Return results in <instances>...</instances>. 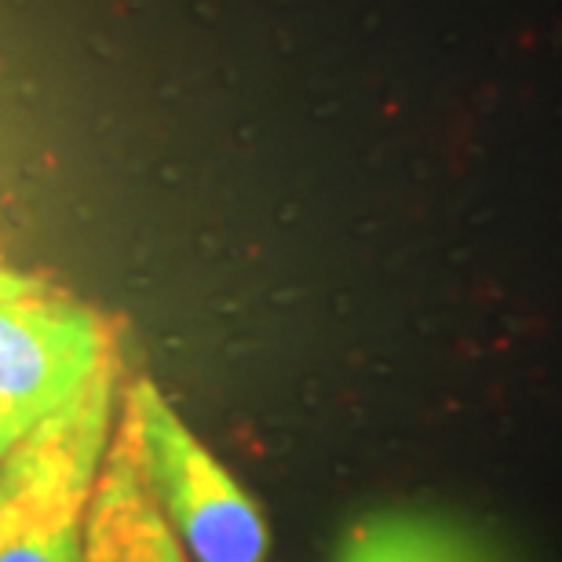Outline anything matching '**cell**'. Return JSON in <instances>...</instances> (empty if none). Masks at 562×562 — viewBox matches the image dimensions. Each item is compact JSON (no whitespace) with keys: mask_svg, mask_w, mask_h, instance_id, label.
<instances>
[{"mask_svg":"<svg viewBox=\"0 0 562 562\" xmlns=\"http://www.w3.org/2000/svg\"><path fill=\"white\" fill-rule=\"evenodd\" d=\"M121 347L59 413L0 460V493L19 526L0 562H85L88 508L121 413Z\"/></svg>","mask_w":562,"mask_h":562,"instance_id":"6da1fadb","label":"cell"},{"mask_svg":"<svg viewBox=\"0 0 562 562\" xmlns=\"http://www.w3.org/2000/svg\"><path fill=\"white\" fill-rule=\"evenodd\" d=\"M128 435L157 508L165 512L190 562H263L271 530L252 493L201 442L154 380L136 376L121 395Z\"/></svg>","mask_w":562,"mask_h":562,"instance_id":"7a4b0ae2","label":"cell"},{"mask_svg":"<svg viewBox=\"0 0 562 562\" xmlns=\"http://www.w3.org/2000/svg\"><path fill=\"white\" fill-rule=\"evenodd\" d=\"M114 351L117 333L95 307L0 263V460Z\"/></svg>","mask_w":562,"mask_h":562,"instance_id":"3957f363","label":"cell"},{"mask_svg":"<svg viewBox=\"0 0 562 562\" xmlns=\"http://www.w3.org/2000/svg\"><path fill=\"white\" fill-rule=\"evenodd\" d=\"M85 562H190L165 512L157 508L121 424L110 438L88 508Z\"/></svg>","mask_w":562,"mask_h":562,"instance_id":"277c9868","label":"cell"},{"mask_svg":"<svg viewBox=\"0 0 562 562\" xmlns=\"http://www.w3.org/2000/svg\"><path fill=\"white\" fill-rule=\"evenodd\" d=\"M336 562H497L460 526L424 512H373L344 533Z\"/></svg>","mask_w":562,"mask_h":562,"instance_id":"5b68a950","label":"cell"}]
</instances>
